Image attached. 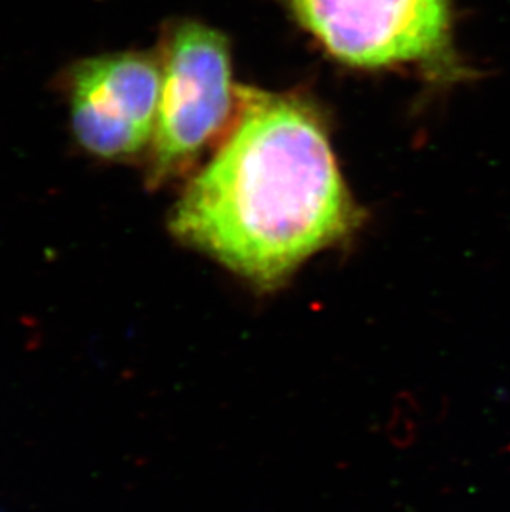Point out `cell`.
<instances>
[{
    "label": "cell",
    "mask_w": 510,
    "mask_h": 512,
    "mask_svg": "<svg viewBox=\"0 0 510 512\" xmlns=\"http://www.w3.org/2000/svg\"><path fill=\"white\" fill-rule=\"evenodd\" d=\"M363 221L312 103L239 87L236 120L189 181L169 231L260 290H274Z\"/></svg>",
    "instance_id": "1"
},
{
    "label": "cell",
    "mask_w": 510,
    "mask_h": 512,
    "mask_svg": "<svg viewBox=\"0 0 510 512\" xmlns=\"http://www.w3.org/2000/svg\"><path fill=\"white\" fill-rule=\"evenodd\" d=\"M323 49L350 67H413L433 80L467 75L449 0H279Z\"/></svg>",
    "instance_id": "2"
},
{
    "label": "cell",
    "mask_w": 510,
    "mask_h": 512,
    "mask_svg": "<svg viewBox=\"0 0 510 512\" xmlns=\"http://www.w3.org/2000/svg\"><path fill=\"white\" fill-rule=\"evenodd\" d=\"M161 97L146 183L158 188L186 173L239 107L226 35L196 20L168 30L161 52Z\"/></svg>",
    "instance_id": "3"
},
{
    "label": "cell",
    "mask_w": 510,
    "mask_h": 512,
    "mask_svg": "<svg viewBox=\"0 0 510 512\" xmlns=\"http://www.w3.org/2000/svg\"><path fill=\"white\" fill-rule=\"evenodd\" d=\"M161 78V60L146 52L98 55L73 65L67 92L78 145L108 161L150 150Z\"/></svg>",
    "instance_id": "4"
}]
</instances>
